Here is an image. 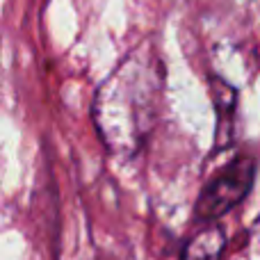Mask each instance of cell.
<instances>
[{
  "instance_id": "6da1fadb",
  "label": "cell",
  "mask_w": 260,
  "mask_h": 260,
  "mask_svg": "<svg viewBox=\"0 0 260 260\" xmlns=\"http://www.w3.org/2000/svg\"><path fill=\"white\" fill-rule=\"evenodd\" d=\"M256 174V162L251 157H235L229 167L219 171L206 189L201 192L197 203V215L203 221H212L226 215L249 194Z\"/></svg>"
},
{
  "instance_id": "7a4b0ae2",
  "label": "cell",
  "mask_w": 260,
  "mask_h": 260,
  "mask_svg": "<svg viewBox=\"0 0 260 260\" xmlns=\"http://www.w3.org/2000/svg\"><path fill=\"white\" fill-rule=\"evenodd\" d=\"M226 249V235L221 229L210 226L197 233L187 242L180 260H221V253Z\"/></svg>"
}]
</instances>
